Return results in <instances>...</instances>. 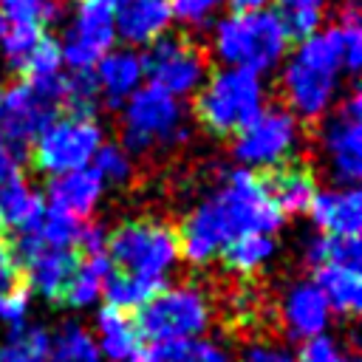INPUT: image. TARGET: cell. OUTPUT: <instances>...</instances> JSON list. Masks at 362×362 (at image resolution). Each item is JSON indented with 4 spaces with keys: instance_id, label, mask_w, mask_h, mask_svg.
<instances>
[{
    "instance_id": "27",
    "label": "cell",
    "mask_w": 362,
    "mask_h": 362,
    "mask_svg": "<svg viewBox=\"0 0 362 362\" xmlns=\"http://www.w3.org/2000/svg\"><path fill=\"white\" fill-rule=\"evenodd\" d=\"M51 331L37 322L8 328L0 337V362H42L48 354Z\"/></svg>"
},
{
    "instance_id": "15",
    "label": "cell",
    "mask_w": 362,
    "mask_h": 362,
    "mask_svg": "<svg viewBox=\"0 0 362 362\" xmlns=\"http://www.w3.org/2000/svg\"><path fill=\"white\" fill-rule=\"evenodd\" d=\"M331 320L334 311L314 280H294L277 297V322L283 334L294 342H308L328 334Z\"/></svg>"
},
{
    "instance_id": "19",
    "label": "cell",
    "mask_w": 362,
    "mask_h": 362,
    "mask_svg": "<svg viewBox=\"0 0 362 362\" xmlns=\"http://www.w3.org/2000/svg\"><path fill=\"white\" fill-rule=\"evenodd\" d=\"M102 195H105V184L90 167H85V170H74V173L51 178L42 201H45V209L65 212L82 221L96 212V206L102 204Z\"/></svg>"
},
{
    "instance_id": "37",
    "label": "cell",
    "mask_w": 362,
    "mask_h": 362,
    "mask_svg": "<svg viewBox=\"0 0 362 362\" xmlns=\"http://www.w3.org/2000/svg\"><path fill=\"white\" fill-rule=\"evenodd\" d=\"M294 362H354V356L345 348V342H339L331 334H322V337H314L308 342H300Z\"/></svg>"
},
{
    "instance_id": "12",
    "label": "cell",
    "mask_w": 362,
    "mask_h": 362,
    "mask_svg": "<svg viewBox=\"0 0 362 362\" xmlns=\"http://www.w3.org/2000/svg\"><path fill=\"white\" fill-rule=\"evenodd\" d=\"M141 59L144 79H150V85L161 88L175 99L195 96L209 74L206 54L195 42L173 34H164L153 45H147V54Z\"/></svg>"
},
{
    "instance_id": "13",
    "label": "cell",
    "mask_w": 362,
    "mask_h": 362,
    "mask_svg": "<svg viewBox=\"0 0 362 362\" xmlns=\"http://www.w3.org/2000/svg\"><path fill=\"white\" fill-rule=\"evenodd\" d=\"M113 42H116V28L110 11L93 6H76L59 40L62 65L68 71H93V65L113 48Z\"/></svg>"
},
{
    "instance_id": "34",
    "label": "cell",
    "mask_w": 362,
    "mask_h": 362,
    "mask_svg": "<svg viewBox=\"0 0 362 362\" xmlns=\"http://www.w3.org/2000/svg\"><path fill=\"white\" fill-rule=\"evenodd\" d=\"M90 170L99 175V181L105 187H122V184H127L133 178V156L122 144L105 141L99 147V153L93 156Z\"/></svg>"
},
{
    "instance_id": "22",
    "label": "cell",
    "mask_w": 362,
    "mask_h": 362,
    "mask_svg": "<svg viewBox=\"0 0 362 362\" xmlns=\"http://www.w3.org/2000/svg\"><path fill=\"white\" fill-rule=\"evenodd\" d=\"M266 187H269L272 201H274L277 209L283 212V218H286V215H305L311 198H314L317 189H320L314 173H311L308 167H303V164H294V161H288V164L272 170Z\"/></svg>"
},
{
    "instance_id": "8",
    "label": "cell",
    "mask_w": 362,
    "mask_h": 362,
    "mask_svg": "<svg viewBox=\"0 0 362 362\" xmlns=\"http://www.w3.org/2000/svg\"><path fill=\"white\" fill-rule=\"evenodd\" d=\"M102 144H105V127L96 116L57 113L28 147L34 167L48 178H57L90 167Z\"/></svg>"
},
{
    "instance_id": "20",
    "label": "cell",
    "mask_w": 362,
    "mask_h": 362,
    "mask_svg": "<svg viewBox=\"0 0 362 362\" xmlns=\"http://www.w3.org/2000/svg\"><path fill=\"white\" fill-rule=\"evenodd\" d=\"M90 337L105 362H127L141 348V334L136 328V320L127 311H119L110 305L96 311Z\"/></svg>"
},
{
    "instance_id": "41",
    "label": "cell",
    "mask_w": 362,
    "mask_h": 362,
    "mask_svg": "<svg viewBox=\"0 0 362 362\" xmlns=\"http://www.w3.org/2000/svg\"><path fill=\"white\" fill-rule=\"evenodd\" d=\"M20 277V263L14 257V249L0 238V291L11 288Z\"/></svg>"
},
{
    "instance_id": "9",
    "label": "cell",
    "mask_w": 362,
    "mask_h": 362,
    "mask_svg": "<svg viewBox=\"0 0 362 362\" xmlns=\"http://www.w3.org/2000/svg\"><path fill=\"white\" fill-rule=\"evenodd\" d=\"M303 144L300 119L283 105H266L232 139V156L243 170H277L294 158Z\"/></svg>"
},
{
    "instance_id": "24",
    "label": "cell",
    "mask_w": 362,
    "mask_h": 362,
    "mask_svg": "<svg viewBox=\"0 0 362 362\" xmlns=\"http://www.w3.org/2000/svg\"><path fill=\"white\" fill-rule=\"evenodd\" d=\"M110 274V260L107 255H90L85 260H76L71 277H68V286L62 291V300L68 308L74 311H88L93 308L99 300H102V291H105V280Z\"/></svg>"
},
{
    "instance_id": "36",
    "label": "cell",
    "mask_w": 362,
    "mask_h": 362,
    "mask_svg": "<svg viewBox=\"0 0 362 362\" xmlns=\"http://www.w3.org/2000/svg\"><path fill=\"white\" fill-rule=\"evenodd\" d=\"M167 3H170V17L189 31L212 28L221 8L226 6V0H167Z\"/></svg>"
},
{
    "instance_id": "11",
    "label": "cell",
    "mask_w": 362,
    "mask_h": 362,
    "mask_svg": "<svg viewBox=\"0 0 362 362\" xmlns=\"http://www.w3.org/2000/svg\"><path fill=\"white\" fill-rule=\"evenodd\" d=\"M62 107V82L59 85H34L14 82L3 88V110H0V141L14 153H25L37 133L59 113Z\"/></svg>"
},
{
    "instance_id": "29",
    "label": "cell",
    "mask_w": 362,
    "mask_h": 362,
    "mask_svg": "<svg viewBox=\"0 0 362 362\" xmlns=\"http://www.w3.org/2000/svg\"><path fill=\"white\" fill-rule=\"evenodd\" d=\"M303 257L311 269H320L328 263H359L362 243L359 238H337V235L317 232L303 243Z\"/></svg>"
},
{
    "instance_id": "16",
    "label": "cell",
    "mask_w": 362,
    "mask_h": 362,
    "mask_svg": "<svg viewBox=\"0 0 362 362\" xmlns=\"http://www.w3.org/2000/svg\"><path fill=\"white\" fill-rule=\"evenodd\" d=\"M311 223L322 235L359 238L362 229V195L356 187H325L308 204Z\"/></svg>"
},
{
    "instance_id": "39",
    "label": "cell",
    "mask_w": 362,
    "mask_h": 362,
    "mask_svg": "<svg viewBox=\"0 0 362 362\" xmlns=\"http://www.w3.org/2000/svg\"><path fill=\"white\" fill-rule=\"evenodd\" d=\"M235 362H294V351L286 342L260 337V339H249L235 356Z\"/></svg>"
},
{
    "instance_id": "32",
    "label": "cell",
    "mask_w": 362,
    "mask_h": 362,
    "mask_svg": "<svg viewBox=\"0 0 362 362\" xmlns=\"http://www.w3.org/2000/svg\"><path fill=\"white\" fill-rule=\"evenodd\" d=\"M42 37H45L42 28L3 23V28H0V57H3V62L17 68V71H23L25 59L31 57V51L37 48V42Z\"/></svg>"
},
{
    "instance_id": "6",
    "label": "cell",
    "mask_w": 362,
    "mask_h": 362,
    "mask_svg": "<svg viewBox=\"0 0 362 362\" xmlns=\"http://www.w3.org/2000/svg\"><path fill=\"white\" fill-rule=\"evenodd\" d=\"M266 107V82L243 68L206 74L195 93V119L212 136H235Z\"/></svg>"
},
{
    "instance_id": "38",
    "label": "cell",
    "mask_w": 362,
    "mask_h": 362,
    "mask_svg": "<svg viewBox=\"0 0 362 362\" xmlns=\"http://www.w3.org/2000/svg\"><path fill=\"white\" fill-rule=\"evenodd\" d=\"M31 317V291L20 283L0 291V322L6 328H20Z\"/></svg>"
},
{
    "instance_id": "35",
    "label": "cell",
    "mask_w": 362,
    "mask_h": 362,
    "mask_svg": "<svg viewBox=\"0 0 362 362\" xmlns=\"http://www.w3.org/2000/svg\"><path fill=\"white\" fill-rule=\"evenodd\" d=\"M99 90L90 76V71H71L62 79V105H68V113H88L93 116L99 107Z\"/></svg>"
},
{
    "instance_id": "45",
    "label": "cell",
    "mask_w": 362,
    "mask_h": 362,
    "mask_svg": "<svg viewBox=\"0 0 362 362\" xmlns=\"http://www.w3.org/2000/svg\"><path fill=\"white\" fill-rule=\"evenodd\" d=\"M0 28H3V23H0Z\"/></svg>"
},
{
    "instance_id": "7",
    "label": "cell",
    "mask_w": 362,
    "mask_h": 362,
    "mask_svg": "<svg viewBox=\"0 0 362 362\" xmlns=\"http://www.w3.org/2000/svg\"><path fill=\"white\" fill-rule=\"evenodd\" d=\"M189 139V113L184 99L156 85H141L122 105V147L133 153L173 150Z\"/></svg>"
},
{
    "instance_id": "40",
    "label": "cell",
    "mask_w": 362,
    "mask_h": 362,
    "mask_svg": "<svg viewBox=\"0 0 362 362\" xmlns=\"http://www.w3.org/2000/svg\"><path fill=\"white\" fill-rule=\"evenodd\" d=\"M107 238H110V229L99 221L93 223H82L79 229V238H76V246L85 252V257L90 255H105L107 252Z\"/></svg>"
},
{
    "instance_id": "43",
    "label": "cell",
    "mask_w": 362,
    "mask_h": 362,
    "mask_svg": "<svg viewBox=\"0 0 362 362\" xmlns=\"http://www.w3.org/2000/svg\"><path fill=\"white\" fill-rule=\"evenodd\" d=\"M119 0H79V6H93V8H105V11H113Z\"/></svg>"
},
{
    "instance_id": "33",
    "label": "cell",
    "mask_w": 362,
    "mask_h": 362,
    "mask_svg": "<svg viewBox=\"0 0 362 362\" xmlns=\"http://www.w3.org/2000/svg\"><path fill=\"white\" fill-rule=\"evenodd\" d=\"M79 229H82V221L65 215V212H54V209H45L40 226L28 235L37 238L40 246H48V249H76V238H79Z\"/></svg>"
},
{
    "instance_id": "21",
    "label": "cell",
    "mask_w": 362,
    "mask_h": 362,
    "mask_svg": "<svg viewBox=\"0 0 362 362\" xmlns=\"http://www.w3.org/2000/svg\"><path fill=\"white\" fill-rule=\"evenodd\" d=\"M317 288L339 317H354L362 308V269L359 263H328L314 269Z\"/></svg>"
},
{
    "instance_id": "28",
    "label": "cell",
    "mask_w": 362,
    "mask_h": 362,
    "mask_svg": "<svg viewBox=\"0 0 362 362\" xmlns=\"http://www.w3.org/2000/svg\"><path fill=\"white\" fill-rule=\"evenodd\" d=\"M277 3V20L288 40H305L320 31L325 20V3L328 0H274Z\"/></svg>"
},
{
    "instance_id": "3",
    "label": "cell",
    "mask_w": 362,
    "mask_h": 362,
    "mask_svg": "<svg viewBox=\"0 0 362 362\" xmlns=\"http://www.w3.org/2000/svg\"><path fill=\"white\" fill-rule=\"evenodd\" d=\"M105 255L113 272L161 288L181 263L178 232L158 218H130L110 232Z\"/></svg>"
},
{
    "instance_id": "18",
    "label": "cell",
    "mask_w": 362,
    "mask_h": 362,
    "mask_svg": "<svg viewBox=\"0 0 362 362\" xmlns=\"http://www.w3.org/2000/svg\"><path fill=\"white\" fill-rule=\"evenodd\" d=\"M99 99L107 105H124L144 85V59L136 48H110L90 71Z\"/></svg>"
},
{
    "instance_id": "44",
    "label": "cell",
    "mask_w": 362,
    "mask_h": 362,
    "mask_svg": "<svg viewBox=\"0 0 362 362\" xmlns=\"http://www.w3.org/2000/svg\"><path fill=\"white\" fill-rule=\"evenodd\" d=\"M0 110H3V88H0ZM3 144V141H0Z\"/></svg>"
},
{
    "instance_id": "30",
    "label": "cell",
    "mask_w": 362,
    "mask_h": 362,
    "mask_svg": "<svg viewBox=\"0 0 362 362\" xmlns=\"http://www.w3.org/2000/svg\"><path fill=\"white\" fill-rule=\"evenodd\" d=\"M62 17L59 0H0V23L45 28Z\"/></svg>"
},
{
    "instance_id": "25",
    "label": "cell",
    "mask_w": 362,
    "mask_h": 362,
    "mask_svg": "<svg viewBox=\"0 0 362 362\" xmlns=\"http://www.w3.org/2000/svg\"><path fill=\"white\" fill-rule=\"evenodd\" d=\"M277 255V240L274 235H260V232H246L232 238L223 249H221V260L232 274L240 277H252L257 272H263Z\"/></svg>"
},
{
    "instance_id": "42",
    "label": "cell",
    "mask_w": 362,
    "mask_h": 362,
    "mask_svg": "<svg viewBox=\"0 0 362 362\" xmlns=\"http://www.w3.org/2000/svg\"><path fill=\"white\" fill-rule=\"evenodd\" d=\"M274 0H226L232 14H255V11H269Z\"/></svg>"
},
{
    "instance_id": "4",
    "label": "cell",
    "mask_w": 362,
    "mask_h": 362,
    "mask_svg": "<svg viewBox=\"0 0 362 362\" xmlns=\"http://www.w3.org/2000/svg\"><path fill=\"white\" fill-rule=\"evenodd\" d=\"M288 42L274 11L226 14L212 25V54L221 59V68H243L263 76L280 68Z\"/></svg>"
},
{
    "instance_id": "14",
    "label": "cell",
    "mask_w": 362,
    "mask_h": 362,
    "mask_svg": "<svg viewBox=\"0 0 362 362\" xmlns=\"http://www.w3.org/2000/svg\"><path fill=\"white\" fill-rule=\"evenodd\" d=\"M11 249L17 263L25 269V280H28L25 288L48 303H59L68 277L76 266V255L71 249L40 246L34 235H17V243Z\"/></svg>"
},
{
    "instance_id": "31",
    "label": "cell",
    "mask_w": 362,
    "mask_h": 362,
    "mask_svg": "<svg viewBox=\"0 0 362 362\" xmlns=\"http://www.w3.org/2000/svg\"><path fill=\"white\" fill-rule=\"evenodd\" d=\"M62 54H59V42L54 37H42L37 42V48L31 51V57L25 59L23 65V76L25 82H34V85H59L65 79L62 74Z\"/></svg>"
},
{
    "instance_id": "17",
    "label": "cell",
    "mask_w": 362,
    "mask_h": 362,
    "mask_svg": "<svg viewBox=\"0 0 362 362\" xmlns=\"http://www.w3.org/2000/svg\"><path fill=\"white\" fill-rule=\"evenodd\" d=\"M116 37H122L130 48L153 45L167 34L173 17L167 0H119L110 11Z\"/></svg>"
},
{
    "instance_id": "1",
    "label": "cell",
    "mask_w": 362,
    "mask_h": 362,
    "mask_svg": "<svg viewBox=\"0 0 362 362\" xmlns=\"http://www.w3.org/2000/svg\"><path fill=\"white\" fill-rule=\"evenodd\" d=\"M283 226V212L269 195L266 178L252 170H229L223 181L201 198L181 221L178 249L181 260L192 266L212 263L221 249L246 232L274 235Z\"/></svg>"
},
{
    "instance_id": "23",
    "label": "cell",
    "mask_w": 362,
    "mask_h": 362,
    "mask_svg": "<svg viewBox=\"0 0 362 362\" xmlns=\"http://www.w3.org/2000/svg\"><path fill=\"white\" fill-rule=\"evenodd\" d=\"M127 362H235V354L221 339L198 337V339H187V342L139 348Z\"/></svg>"
},
{
    "instance_id": "5",
    "label": "cell",
    "mask_w": 362,
    "mask_h": 362,
    "mask_svg": "<svg viewBox=\"0 0 362 362\" xmlns=\"http://www.w3.org/2000/svg\"><path fill=\"white\" fill-rule=\"evenodd\" d=\"M215 320L212 294L198 283L161 286L136 314V328L150 345L209 337Z\"/></svg>"
},
{
    "instance_id": "26",
    "label": "cell",
    "mask_w": 362,
    "mask_h": 362,
    "mask_svg": "<svg viewBox=\"0 0 362 362\" xmlns=\"http://www.w3.org/2000/svg\"><path fill=\"white\" fill-rule=\"evenodd\" d=\"M42 362H105V359L90 337V328L82 325L79 320H68L51 334L48 354Z\"/></svg>"
},
{
    "instance_id": "2",
    "label": "cell",
    "mask_w": 362,
    "mask_h": 362,
    "mask_svg": "<svg viewBox=\"0 0 362 362\" xmlns=\"http://www.w3.org/2000/svg\"><path fill=\"white\" fill-rule=\"evenodd\" d=\"M280 90L283 99L297 119H322L339 96V74H342V57H339V31L320 28L317 34L300 40V45L286 54L280 62Z\"/></svg>"
},
{
    "instance_id": "10",
    "label": "cell",
    "mask_w": 362,
    "mask_h": 362,
    "mask_svg": "<svg viewBox=\"0 0 362 362\" xmlns=\"http://www.w3.org/2000/svg\"><path fill=\"white\" fill-rule=\"evenodd\" d=\"M320 153L337 187H354L362 175V99L348 93L320 119Z\"/></svg>"
}]
</instances>
